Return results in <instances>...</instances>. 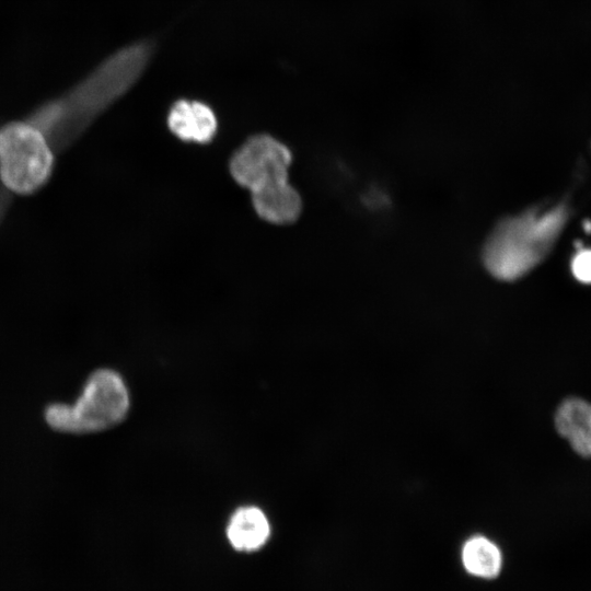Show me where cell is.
Here are the masks:
<instances>
[{
	"instance_id": "cell-1",
	"label": "cell",
	"mask_w": 591,
	"mask_h": 591,
	"mask_svg": "<svg viewBox=\"0 0 591 591\" xmlns=\"http://www.w3.org/2000/svg\"><path fill=\"white\" fill-rule=\"evenodd\" d=\"M568 218L567 204L559 202L498 220L480 246L483 269L498 281L523 278L551 253Z\"/></svg>"
},
{
	"instance_id": "cell-2",
	"label": "cell",
	"mask_w": 591,
	"mask_h": 591,
	"mask_svg": "<svg viewBox=\"0 0 591 591\" xmlns=\"http://www.w3.org/2000/svg\"><path fill=\"white\" fill-rule=\"evenodd\" d=\"M290 149L267 134L250 137L231 157L230 174L251 193L257 216L274 224L297 221L303 204L289 182Z\"/></svg>"
},
{
	"instance_id": "cell-3",
	"label": "cell",
	"mask_w": 591,
	"mask_h": 591,
	"mask_svg": "<svg viewBox=\"0 0 591 591\" xmlns=\"http://www.w3.org/2000/svg\"><path fill=\"white\" fill-rule=\"evenodd\" d=\"M129 405V393L121 376L113 370L100 369L90 375L73 405L51 404L46 408L45 418L51 428L62 432H96L120 422Z\"/></svg>"
},
{
	"instance_id": "cell-4",
	"label": "cell",
	"mask_w": 591,
	"mask_h": 591,
	"mask_svg": "<svg viewBox=\"0 0 591 591\" xmlns=\"http://www.w3.org/2000/svg\"><path fill=\"white\" fill-rule=\"evenodd\" d=\"M54 165L45 135L31 123H11L0 129V177L18 194H31L49 178Z\"/></svg>"
},
{
	"instance_id": "cell-5",
	"label": "cell",
	"mask_w": 591,
	"mask_h": 591,
	"mask_svg": "<svg viewBox=\"0 0 591 591\" xmlns=\"http://www.w3.org/2000/svg\"><path fill=\"white\" fill-rule=\"evenodd\" d=\"M166 124L170 131L186 142L208 143L218 131V118L213 109L197 100L179 99L167 113Z\"/></svg>"
},
{
	"instance_id": "cell-6",
	"label": "cell",
	"mask_w": 591,
	"mask_h": 591,
	"mask_svg": "<svg viewBox=\"0 0 591 591\" xmlns=\"http://www.w3.org/2000/svg\"><path fill=\"white\" fill-rule=\"evenodd\" d=\"M459 561L467 576L490 581L500 576L505 559L497 542L485 534L475 533L462 542Z\"/></svg>"
},
{
	"instance_id": "cell-7",
	"label": "cell",
	"mask_w": 591,
	"mask_h": 591,
	"mask_svg": "<svg viewBox=\"0 0 591 591\" xmlns=\"http://www.w3.org/2000/svg\"><path fill=\"white\" fill-rule=\"evenodd\" d=\"M555 427L576 453L591 457V403L570 397L556 410Z\"/></svg>"
},
{
	"instance_id": "cell-8",
	"label": "cell",
	"mask_w": 591,
	"mask_h": 591,
	"mask_svg": "<svg viewBox=\"0 0 591 591\" xmlns=\"http://www.w3.org/2000/svg\"><path fill=\"white\" fill-rule=\"evenodd\" d=\"M270 524L266 514L257 507L239 508L230 518L227 536L239 551L252 552L260 548L269 538Z\"/></svg>"
},
{
	"instance_id": "cell-9",
	"label": "cell",
	"mask_w": 591,
	"mask_h": 591,
	"mask_svg": "<svg viewBox=\"0 0 591 591\" xmlns=\"http://www.w3.org/2000/svg\"><path fill=\"white\" fill-rule=\"evenodd\" d=\"M571 273L582 283H591V250L580 248L571 259Z\"/></svg>"
},
{
	"instance_id": "cell-10",
	"label": "cell",
	"mask_w": 591,
	"mask_h": 591,
	"mask_svg": "<svg viewBox=\"0 0 591 591\" xmlns=\"http://www.w3.org/2000/svg\"><path fill=\"white\" fill-rule=\"evenodd\" d=\"M583 230L587 232V233H590L591 232V222L589 220H586L583 222Z\"/></svg>"
}]
</instances>
